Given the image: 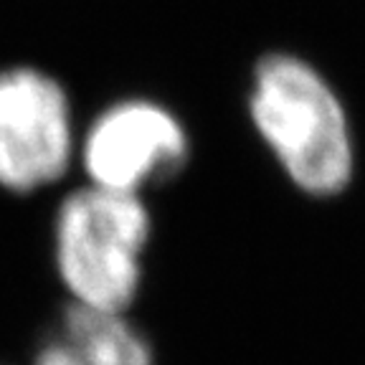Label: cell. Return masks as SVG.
Masks as SVG:
<instances>
[{
    "label": "cell",
    "mask_w": 365,
    "mask_h": 365,
    "mask_svg": "<svg viewBox=\"0 0 365 365\" xmlns=\"http://www.w3.org/2000/svg\"><path fill=\"white\" fill-rule=\"evenodd\" d=\"M251 120L297 188L325 198L353 178V137L342 102L325 76L289 53L254 68Z\"/></svg>",
    "instance_id": "obj_1"
},
{
    "label": "cell",
    "mask_w": 365,
    "mask_h": 365,
    "mask_svg": "<svg viewBox=\"0 0 365 365\" xmlns=\"http://www.w3.org/2000/svg\"><path fill=\"white\" fill-rule=\"evenodd\" d=\"M148 231V211L135 193L91 185L68 195L56 221V259L76 302L125 312L140 287Z\"/></svg>",
    "instance_id": "obj_2"
},
{
    "label": "cell",
    "mask_w": 365,
    "mask_h": 365,
    "mask_svg": "<svg viewBox=\"0 0 365 365\" xmlns=\"http://www.w3.org/2000/svg\"><path fill=\"white\" fill-rule=\"evenodd\" d=\"M71 158L63 89L38 68L0 71V185L18 193L61 178Z\"/></svg>",
    "instance_id": "obj_3"
},
{
    "label": "cell",
    "mask_w": 365,
    "mask_h": 365,
    "mask_svg": "<svg viewBox=\"0 0 365 365\" xmlns=\"http://www.w3.org/2000/svg\"><path fill=\"white\" fill-rule=\"evenodd\" d=\"M188 158V140L168 109L132 99L109 107L91 125L84 168L94 185L135 193L150 180L178 173Z\"/></svg>",
    "instance_id": "obj_4"
},
{
    "label": "cell",
    "mask_w": 365,
    "mask_h": 365,
    "mask_svg": "<svg viewBox=\"0 0 365 365\" xmlns=\"http://www.w3.org/2000/svg\"><path fill=\"white\" fill-rule=\"evenodd\" d=\"M36 365H153L150 345L122 312L74 302Z\"/></svg>",
    "instance_id": "obj_5"
}]
</instances>
